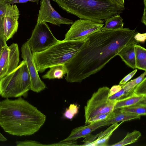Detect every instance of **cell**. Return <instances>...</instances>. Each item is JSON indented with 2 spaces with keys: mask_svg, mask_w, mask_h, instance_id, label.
I'll return each mask as SVG.
<instances>
[{
  "mask_svg": "<svg viewBox=\"0 0 146 146\" xmlns=\"http://www.w3.org/2000/svg\"><path fill=\"white\" fill-rule=\"evenodd\" d=\"M136 33V29L123 28L102 30L89 35L80 50L65 64L66 81L80 82L99 72L134 39Z\"/></svg>",
  "mask_w": 146,
  "mask_h": 146,
  "instance_id": "6da1fadb",
  "label": "cell"
},
{
  "mask_svg": "<svg viewBox=\"0 0 146 146\" xmlns=\"http://www.w3.org/2000/svg\"><path fill=\"white\" fill-rule=\"evenodd\" d=\"M46 116L20 97L0 102V126L15 136H29L38 131L44 123Z\"/></svg>",
  "mask_w": 146,
  "mask_h": 146,
  "instance_id": "7a4b0ae2",
  "label": "cell"
},
{
  "mask_svg": "<svg viewBox=\"0 0 146 146\" xmlns=\"http://www.w3.org/2000/svg\"><path fill=\"white\" fill-rule=\"evenodd\" d=\"M67 13L80 18L104 24L107 19L119 15L125 9L114 0H52Z\"/></svg>",
  "mask_w": 146,
  "mask_h": 146,
  "instance_id": "3957f363",
  "label": "cell"
},
{
  "mask_svg": "<svg viewBox=\"0 0 146 146\" xmlns=\"http://www.w3.org/2000/svg\"><path fill=\"white\" fill-rule=\"evenodd\" d=\"M86 38L73 40H60L44 50L32 53L38 72L42 73L52 66L68 62L81 49Z\"/></svg>",
  "mask_w": 146,
  "mask_h": 146,
  "instance_id": "277c9868",
  "label": "cell"
},
{
  "mask_svg": "<svg viewBox=\"0 0 146 146\" xmlns=\"http://www.w3.org/2000/svg\"><path fill=\"white\" fill-rule=\"evenodd\" d=\"M31 86L27 64L23 60L12 72L0 78V95L5 98L25 96Z\"/></svg>",
  "mask_w": 146,
  "mask_h": 146,
  "instance_id": "5b68a950",
  "label": "cell"
},
{
  "mask_svg": "<svg viewBox=\"0 0 146 146\" xmlns=\"http://www.w3.org/2000/svg\"><path fill=\"white\" fill-rule=\"evenodd\" d=\"M110 90L106 86L99 88L88 101L84 108L86 125L92 117L114 110L115 101H110L108 98Z\"/></svg>",
  "mask_w": 146,
  "mask_h": 146,
  "instance_id": "8992f818",
  "label": "cell"
},
{
  "mask_svg": "<svg viewBox=\"0 0 146 146\" xmlns=\"http://www.w3.org/2000/svg\"><path fill=\"white\" fill-rule=\"evenodd\" d=\"M46 23H36L27 42L32 53L44 50L58 42Z\"/></svg>",
  "mask_w": 146,
  "mask_h": 146,
  "instance_id": "52a82bcc",
  "label": "cell"
},
{
  "mask_svg": "<svg viewBox=\"0 0 146 146\" xmlns=\"http://www.w3.org/2000/svg\"><path fill=\"white\" fill-rule=\"evenodd\" d=\"M104 25L87 19L76 20L72 25L63 40L70 41L84 38L89 35L102 30Z\"/></svg>",
  "mask_w": 146,
  "mask_h": 146,
  "instance_id": "ba28073f",
  "label": "cell"
},
{
  "mask_svg": "<svg viewBox=\"0 0 146 146\" xmlns=\"http://www.w3.org/2000/svg\"><path fill=\"white\" fill-rule=\"evenodd\" d=\"M19 52L17 43L7 45L0 56V78L8 74L18 65Z\"/></svg>",
  "mask_w": 146,
  "mask_h": 146,
  "instance_id": "9c48e42d",
  "label": "cell"
},
{
  "mask_svg": "<svg viewBox=\"0 0 146 146\" xmlns=\"http://www.w3.org/2000/svg\"><path fill=\"white\" fill-rule=\"evenodd\" d=\"M21 50V57L26 62L30 76L31 90L38 93L47 88L44 83L40 79L34 62L32 52L27 42L22 45Z\"/></svg>",
  "mask_w": 146,
  "mask_h": 146,
  "instance_id": "30bf717a",
  "label": "cell"
},
{
  "mask_svg": "<svg viewBox=\"0 0 146 146\" xmlns=\"http://www.w3.org/2000/svg\"><path fill=\"white\" fill-rule=\"evenodd\" d=\"M49 22L58 26L62 24L72 25V20L62 17L52 7L50 0H41L37 23Z\"/></svg>",
  "mask_w": 146,
  "mask_h": 146,
  "instance_id": "8fae6325",
  "label": "cell"
},
{
  "mask_svg": "<svg viewBox=\"0 0 146 146\" xmlns=\"http://www.w3.org/2000/svg\"><path fill=\"white\" fill-rule=\"evenodd\" d=\"M19 16V11L16 5H7L3 18L4 35L6 41L17 31Z\"/></svg>",
  "mask_w": 146,
  "mask_h": 146,
  "instance_id": "7c38bea8",
  "label": "cell"
},
{
  "mask_svg": "<svg viewBox=\"0 0 146 146\" xmlns=\"http://www.w3.org/2000/svg\"><path fill=\"white\" fill-rule=\"evenodd\" d=\"M87 125L75 128L72 131L68 137L60 141L76 140L80 138H84L96 129L106 126L104 120Z\"/></svg>",
  "mask_w": 146,
  "mask_h": 146,
  "instance_id": "4fadbf2b",
  "label": "cell"
},
{
  "mask_svg": "<svg viewBox=\"0 0 146 146\" xmlns=\"http://www.w3.org/2000/svg\"><path fill=\"white\" fill-rule=\"evenodd\" d=\"M138 43L134 39L122 48L117 54L126 65L133 69L136 68L135 46Z\"/></svg>",
  "mask_w": 146,
  "mask_h": 146,
  "instance_id": "5bb4252c",
  "label": "cell"
},
{
  "mask_svg": "<svg viewBox=\"0 0 146 146\" xmlns=\"http://www.w3.org/2000/svg\"><path fill=\"white\" fill-rule=\"evenodd\" d=\"M146 104V95L132 94L125 98L117 100L114 107V110L134 105Z\"/></svg>",
  "mask_w": 146,
  "mask_h": 146,
  "instance_id": "9a60e30c",
  "label": "cell"
},
{
  "mask_svg": "<svg viewBox=\"0 0 146 146\" xmlns=\"http://www.w3.org/2000/svg\"><path fill=\"white\" fill-rule=\"evenodd\" d=\"M140 115L121 112L119 109L115 110L114 114L110 117L105 119L106 126H108L120 121L124 122L134 119H140Z\"/></svg>",
  "mask_w": 146,
  "mask_h": 146,
  "instance_id": "2e32d148",
  "label": "cell"
},
{
  "mask_svg": "<svg viewBox=\"0 0 146 146\" xmlns=\"http://www.w3.org/2000/svg\"><path fill=\"white\" fill-rule=\"evenodd\" d=\"M50 68V70L42 76L43 79H62L67 72V68L65 64L54 65Z\"/></svg>",
  "mask_w": 146,
  "mask_h": 146,
  "instance_id": "e0dca14e",
  "label": "cell"
},
{
  "mask_svg": "<svg viewBox=\"0 0 146 146\" xmlns=\"http://www.w3.org/2000/svg\"><path fill=\"white\" fill-rule=\"evenodd\" d=\"M136 68L146 71V50L141 46H135Z\"/></svg>",
  "mask_w": 146,
  "mask_h": 146,
  "instance_id": "ac0fdd59",
  "label": "cell"
},
{
  "mask_svg": "<svg viewBox=\"0 0 146 146\" xmlns=\"http://www.w3.org/2000/svg\"><path fill=\"white\" fill-rule=\"evenodd\" d=\"M123 19L119 15L109 18L105 21V26L102 30H116L123 28Z\"/></svg>",
  "mask_w": 146,
  "mask_h": 146,
  "instance_id": "d6986e66",
  "label": "cell"
},
{
  "mask_svg": "<svg viewBox=\"0 0 146 146\" xmlns=\"http://www.w3.org/2000/svg\"><path fill=\"white\" fill-rule=\"evenodd\" d=\"M141 135V133L140 131L135 130L131 133H128L121 140L111 146H122L133 143L137 141Z\"/></svg>",
  "mask_w": 146,
  "mask_h": 146,
  "instance_id": "ffe728a7",
  "label": "cell"
},
{
  "mask_svg": "<svg viewBox=\"0 0 146 146\" xmlns=\"http://www.w3.org/2000/svg\"><path fill=\"white\" fill-rule=\"evenodd\" d=\"M122 112L139 115H146V104H138L122 108L119 109Z\"/></svg>",
  "mask_w": 146,
  "mask_h": 146,
  "instance_id": "44dd1931",
  "label": "cell"
},
{
  "mask_svg": "<svg viewBox=\"0 0 146 146\" xmlns=\"http://www.w3.org/2000/svg\"><path fill=\"white\" fill-rule=\"evenodd\" d=\"M79 107L76 104H70L63 113V116L68 119H72L78 112Z\"/></svg>",
  "mask_w": 146,
  "mask_h": 146,
  "instance_id": "7402d4cb",
  "label": "cell"
},
{
  "mask_svg": "<svg viewBox=\"0 0 146 146\" xmlns=\"http://www.w3.org/2000/svg\"><path fill=\"white\" fill-rule=\"evenodd\" d=\"M146 95V78L137 84L134 88L131 94Z\"/></svg>",
  "mask_w": 146,
  "mask_h": 146,
  "instance_id": "603a6c76",
  "label": "cell"
},
{
  "mask_svg": "<svg viewBox=\"0 0 146 146\" xmlns=\"http://www.w3.org/2000/svg\"><path fill=\"white\" fill-rule=\"evenodd\" d=\"M115 112V110H114L108 113L96 115L90 119L86 125L100 120L106 119L113 115Z\"/></svg>",
  "mask_w": 146,
  "mask_h": 146,
  "instance_id": "cb8c5ba5",
  "label": "cell"
},
{
  "mask_svg": "<svg viewBox=\"0 0 146 146\" xmlns=\"http://www.w3.org/2000/svg\"><path fill=\"white\" fill-rule=\"evenodd\" d=\"M17 146H43L47 145L42 144L38 142L32 140L17 141L16 142Z\"/></svg>",
  "mask_w": 146,
  "mask_h": 146,
  "instance_id": "d4e9b609",
  "label": "cell"
},
{
  "mask_svg": "<svg viewBox=\"0 0 146 146\" xmlns=\"http://www.w3.org/2000/svg\"><path fill=\"white\" fill-rule=\"evenodd\" d=\"M123 122L122 121L119 124L118 123H116L112 124L111 126H110L104 132H101L100 134L98 136V138L96 139L99 140L111 132L114 131Z\"/></svg>",
  "mask_w": 146,
  "mask_h": 146,
  "instance_id": "484cf974",
  "label": "cell"
},
{
  "mask_svg": "<svg viewBox=\"0 0 146 146\" xmlns=\"http://www.w3.org/2000/svg\"><path fill=\"white\" fill-rule=\"evenodd\" d=\"M101 132L96 135H93L90 134L85 137L84 139L82 141L84 142V144L82 145V146H88L92 142L96 139L99 136L101 133Z\"/></svg>",
  "mask_w": 146,
  "mask_h": 146,
  "instance_id": "4316f807",
  "label": "cell"
},
{
  "mask_svg": "<svg viewBox=\"0 0 146 146\" xmlns=\"http://www.w3.org/2000/svg\"><path fill=\"white\" fill-rule=\"evenodd\" d=\"M77 142L76 140L65 141H60L59 142L47 145V146H77Z\"/></svg>",
  "mask_w": 146,
  "mask_h": 146,
  "instance_id": "83f0119b",
  "label": "cell"
},
{
  "mask_svg": "<svg viewBox=\"0 0 146 146\" xmlns=\"http://www.w3.org/2000/svg\"><path fill=\"white\" fill-rule=\"evenodd\" d=\"M7 0H0V18L3 19L5 15L7 6L8 4Z\"/></svg>",
  "mask_w": 146,
  "mask_h": 146,
  "instance_id": "f1b7e54d",
  "label": "cell"
},
{
  "mask_svg": "<svg viewBox=\"0 0 146 146\" xmlns=\"http://www.w3.org/2000/svg\"><path fill=\"white\" fill-rule=\"evenodd\" d=\"M137 69H135L127 75L120 81L119 84L121 85H123L127 82L133 77L137 72Z\"/></svg>",
  "mask_w": 146,
  "mask_h": 146,
  "instance_id": "f546056e",
  "label": "cell"
},
{
  "mask_svg": "<svg viewBox=\"0 0 146 146\" xmlns=\"http://www.w3.org/2000/svg\"><path fill=\"white\" fill-rule=\"evenodd\" d=\"M134 38L138 42H144L146 39V33H137L134 36Z\"/></svg>",
  "mask_w": 146,
  "mask_h": 146,
  "instance_id": "4dcf8cb0",
  "label": "cell"
},
{
  "mask_svg": "<svg viewBox=\"0 0 146 146\" xmlns=\"http://www.w3.org/2000/svg\"><path fill=\"white\" fill-rule=\"evenodd\" d=\"M40 0H7V3L8 4L13 5L15 3H27L28 1L35 2L38 4Z\"/></svg>",
  "mask_w": 146,
  "mask_h": 146,
  "instance_id": "1f68e13d",
  "label": "cell"
},
{
  "mask_svg": "<svg viewBox=\"0 0 146 146\" xmlns=\"http://www.w3.org/2000/svg\"><path fill=\"white\" fill-rule=\"evenodd\" d=\"M122 88L121 85L119 84L113 86L110 90L109 96H111L119 91Z\"/></svg>",
  "mask_w": 146,
  "mask_h": 146,
  "instance_id": "d6a6232c",
  "label": "cell"
},
{
  "mask_svg": "<svg viewBox=\"0 0 146 146\" xmlns=\"http://www.w3.org/2000/svg\"><path fill=\"white\" fill-rule=\"evenodd\" d=\"M3 34H0V56L4 48L7 45Z\"/></svg>",
  "mask_w": 146,
  "mask_h": 146,
  "instance_id": "836d02e7",
  "label": "cell"
},
{
  "mask_svg": "<svg viewBox=\"0 0 146 146\" xmlns=\"http://www.w3.org/2000/svg\"><path fill=\"white\" fill-rule=\"evenodd\" d=\"M146 71H145L143 73L137 78L133 79L135 84L136 86L140 83L145 77Z\"/></svg>",
  "mask_w": 146,
  "mask_h": 146,
  "instance_id": "e575fe53",
  "label": "cell"
},
{
  "mask_svg": "<svg viewBox=\"0 0 146 146\" xmlns=\"http://www.w3.org/2000/svg\"><path fill=\"white\" fill-rule=\"evenodd\" d=\"M143 4L144 5V9L142 16L141 17V21L145 25H146V0H143Z\"/></svg>",
  "mask_w": 146,
  "mask_h": 146,
  "instance_id": "d590c367",
  "label": "cell"
},
{
  "mask_svg": "<svg viewBox=\"0 0 146 146\" xmlns=\"http://www.w3.org/2000/svg\"><path fill=\"white\" fill-rule=\"evenodd\" d=\"M0 34L4 35L3 18V19L0 18Z\"/></svg>",
  "mask_w": 146,
  "mask_h": 146,
  "instance_id": "8d00e7d4",
  "label": "cell"
},
{
  "mask_svg": "<svg viewBox=\"0 0 146 146\" xmlns=\"http://www.w3.org/2000/svg\"><path fill=\"white\" fill-rule=\"evenodd\" d=\"M7 140V139L0 133V141L4 142Z\"/></svg>",
  "mask_w": 146,
  "mask_h": 146,
  "instance_id": "74e56055",
  "label": "cell"
},
{
  "mask_svg": "<svg viewBox=\"0 0 146 146\" xmlns=\"http://www.w3.org/2000/svg\"><path fill=\"white\" fill-rule=\"evenodd\" d=\"M118 3L123 5H124V0H114Z\"/></svg>",
  "mask_w": 146,
  "mask_h": 146,
  "instance_id": "f35d334b",
  "label": "cell"
}]
</instances>
